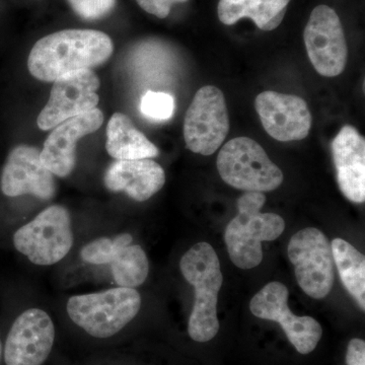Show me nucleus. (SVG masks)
I'll return each instance as SVG.
<instances>
[{
    "instance_id": "obj_18",
    "label": "nucleus",
    "mask_w": 365,
    "mask_h": 365,
    "mask_svg": "<svg viewBox=\"0 0 365 365\" xmlns=\"http://www.w3.org/2000/svg\"><path fill=\"white\" fill-rule=\"evenodd\" d=\"M106 150L116 160H144L160 155L157 146L122 113H115L109 120Z\"/></svg>"
},
{
    "instance_id": "obj_26",
    "label": "nucleus",
    "mask_w": 365,
    "mask_h": 365,
    "mask_svg": "<svg viewBox=\"0 0 365 365\" xmlns=\"http://www.w3.org/2000/svg\"><path fill=\"white\" fill-rule=\"evenodd\" d=\"M347 365H365V342L361 339L350 341L346 353Z\"/></svg>"
},
{
    "instance_id": "obj_15",
    "label": "nucleus",
    "mask_w": 365,
    "mask_h": 365,
    "mask_svg": "<svg viewBox=\"0 0 365 365\" xmlns=\"http://www.w3.org/2000/svg\"><path fill=\"white\" fill-rule=\"evenodd\" d=\"M103 123L104 114L96 108L57 125L41 151L43 165L54 176H69L76 165V143L83 137L98 130Z\"/></svg>"
},
{
    "instance_id": "obj_11",
    "label": "nucleus",
    "mask_w": 365,
    "mask_h": 365,
    "mask_svg": "<svg viewBox=\"0 0 365 365\" xmlns=\"http://www.w3.org/2000/svg\"><path fill=\"white\" fill-rule=\"evenodd\" d=\"M101 81L93 71L72 72L53 83L49 101L38 116L41 130H50L71 118L96 109Z\"/></svg>"
},
{
    "instance_id": "obj_12",
    "label": "nucleus",
    "mask_w": 365,
    "mask_h": 365,
    "mask_svg": "<svg viewBox=\"0 0 365 365\" xmlns=\"http://www.w3.org/2000/svg\"><path fill=\"white\" fill-rule=\"evenodd\" d=\"M55 328L49 314L40 309L24 312L7 335L4 346L6 365H41L51 353Z\"/></svg>"
},
{
    "instance_id": "obj_23",
    "label": "nucleus",
    "mask_w": 365,
    "mask_h": 365,
    "mask_svg": "<svg viewBox=\"0 0 365 365\" xmlns=\"http://www.w3.org/2000/svg\"><path fill=\"white\" fill-rule=\"evenodd\" d=\"M175 98L163 91H146L141 98L140 111L148 119L165 121L173 117L175 112Z\"/></svg>"
},
{
    "instance_id": "obj_19",
    "label": "nucleus",
    "mask_w": 365,
    "mask_h": 365,
    "mask_svg": "<svg viewBox=\"0 0 365 365\" xmlns=\"http://www.w3.org/2000/svg\"><path fill=\"white\" fill-rule=\"evenodd\" d=\"M290 0H220L217 14L223 25L251 19L259 29L272 31L284 18Z\"/></svg>"
},
{
    "instance_id": "obj_20",
    "label": "nucleus",
    "mask_w": 365,
    "mask_h": 365,
    "mask_svg": "<svg viewBox=\"0 0 365 365\" xmlns=\"http://www.w3.org/2000/svg\"><path fill=\"white\" fill-rule=\"evenodd\" d=\"M334 263L338 269L340 279L347 292L357 304L365 309V257L349 242L334 239L331 242Z\"/></svg>"
},
{
    "instance_id": "obj_7",
    "label": "nucleus",
    "mask_w": 365,
    "mask_h": 365,
    "mask_svg": "<svg viewBox=\"0 0 365 365\" xmlns=\"http://www.w3.org/2000/svg\"><path fill=\"white\" fill-rule=\"evenodd\" d=\"M287 252L304 294L314 299H325L335 282V263L326 235L318 228H304L292 235Z\"/></svg>"
},
{
    "instance_id": "obj_5",
    "label": "nucleus",
    "mask_w": 365,
    "mask_h": 365,
    "mask_svg": "<svg viewBox=\"0 0 365 365\" xmlns=\"http://www.w3.org/2000/svg\"><path fill=\"white\" fill-rule=\"evenodd\" d=\"M216 165L223 182L242 191L265 193L279 188L283 182L279 168L249 137H235L225 143Z\"/></svg>"
},
{
    "instance_id": "obj_16",
    "label": "nucleus",
    "mask_w": 365,
    "mask_h": 365,
    "mask_svg": "<svg viewBox=\"0 0 365 365\" xmlns=\"http://www.w3.org/2000/svg\"><path fill=\"white\" fill-rule=\"evenodd\" d=\"M334 165L338 186L353 203L365 201V139L355 127L346 125L334 138Z\"/></svg>"
},
{
    "instance_id": "obj_3",
    "label": "nucleus",
    "mask_w": 365,
    "mask_h": 365,
    "mask_svg": "<svg viewBox=\"0 0 365 365\" xmlns=\"http://www.w3.org/2000/svg\"><path fill=\"white\" fill-rule=\"evenodd\" d=\"M266 196L260 192H247L237 201V215L225 232L230 260L237 267L252 269L263 260L262 242H272L285 230V222L275 213H263Z\"/></svg>"
},
{
    "instance_id": "obj_10",
    "label": "nucleus",
    "mask_w": 365,
    "mask_h": 365,
    "mask_svg": "<svg viewBox=\"0 0 365 365\" xmlns=\"http://www.w3.org/2000/svg\"><path fill=\"white\" fill-rule=\"evenodd\" d=\"M304 45L314 68L321 76L335 78L344 71L348 49L337 13L322 4L314 7L304 32Z\"/></svg>"
},
{
    "instance_id": "obj_22",
    "label": "nucleus",
    "mask_w": 365,
    "mask_h": 365,
    "mask_svg": "<svg viewBox=\"0 0 365 365\" xmlns=\"http://www.w3.org/2000/svg\"><path fill=\"white\" fill-rule=\"evenodd\" d=\"M132 242L133 237L129 234H122L114 239L100 237L83 247L81 257L86 263L93 265L109 264L118 249L130 245Z\"/></svg>"
},
{
    "instance_id": "obj_4",
    "label": "nucleus",
    "mask_w": 365,
    "mask_h": 365,
    "mask_svg": "<svg viewBox=\"0 0 365 365\" xmlns=\"http://www.w3.org/2000/svg\"><path fill=\"white\" fill-rule=\"evenodd\" d=\"M67 313L76 325L96 338L112 337L140 311L141 297L134 288L116 287L96 294L74 295Z\"/></svg>"
},
{
    "instance_id": "obj_6",
    "label": "nucleus",
    "mask_w": 365,
    "mask_h": 365,
    "mask_svg": "<svg viewBox=\"0 0 365 365\" xmlns=\"http://www.w3.org/2000/svg\"><path fill=\"white\" fill-rule=\"evenodd\" d=\"M14 245L36 265L50 266L58 263L69 253L73 245L68 210L60 205L46 208L32 222L16 230Z\"/></svg>"
},
{
    "instance_id": "obj_9",
    "label": "nucleus",
    "mask_w": 365,
    "mask_h": 365,
    "mask_svg": "<svg viewBox=\"0 0 365 365\" xmlns=\"http://www.w3.org/2000/svg\"><path fill=\"white\" fill-rule=\"evenodd\" d=\"M287 287L283 283H268L251 302L250 309L255 317L279 324L287 339L300 354H309L318 346L323 329L312 317L295 316L288 307Z\"/></svg>"
},
{
    "instance_id": "obj_17",
    "label": "nucleus",
    "mask_w": 365,
    "mask_h": 365,
    "mask_svg": "<svg viewBox=\"0 0 365 365\" xmlns=\"http://www.w3.org/2000/svg\"><path fill=\"white\" fill-rule=\"evenodd\" d=\"M105 186L112 192H125L138 202L148 200L165 186V173L151 158L116 160L105 173Z\"/></svg>"
},
{
    "instance_id": "obj_1",
    "label": "nucleus",
    "mask_w": 365,
    "mask_h": 365,
    "mask_svg": "<svg viewBox=\"0 0 365 365\" xmlns=\"http://www.w3.org/2000/svg\"><path fill=\"white\" fill-rule=\"evenodd\" d=\"M114 45L107 34L95 30H64L50 34L34 45L28 68L46 83L72 72L91 71L112 56Z\"/></svg>"
},
{
    "instance_id": "obj_8",
    "label": "nucleus",
    "mask_w": 365,
    "mask_h": 365,
    "mask_svg": "<svg viewBox=\"0 0 365 365\" xmlns=\"http://www.w3.org/2000/svg\"><path fill=\"white\" fill-rule=\"evenodd\" d=\"M230 127L222 91L213 86L198 90L185 116L184 139L187 148L199 155H213L227 138Z\"/></svg>"
},
{
    "instance_id": "obj_21",
    "label": "nucleus",
    "mask_w": 365,
    "mask_h": 365,
    "mask_svg": "<svg viewBox=\"0 0 365 365\" xmlns=\"http://www.w3.org/2000/svg\"><path fill=\"white\" fill-rule=\"evenodd\" d=\"M109 264L113 278L120 287H140L150 273L148 256L138 245H127L118 249Z\"/></svg>"
},
{
    "instance_id": "obj_2",
    "label": "nucleus",
    "mask_w": 365,
    "mask_h": 365,
    "mask_svg": "<svg viewBox=\"0 0 365 365\" xmlns=\"http://www.w3.org/2000/svg\"><path fill=\"white\" fill-rule=\"evenodd\" d=\"M180 268L185 279L195 290L189 336L196 342H208L220 330L216 309L223 280L220 259L210 244L198 242L182 257Z\"/></svg>"
},
{
    "instance_id": "obj_25",
    "label": "nucleus",
    "mask_w": 365,
    "mask_h": 365,
    "mask_svg": "<svg viewBox=\"0 0 365 365\" xmlns=\"http://www.w3.org/2000/svg\"><path fill=\"white\" fill-rule=\"evenodd\" d=\"M138 6L146 13L158 19H165L170 14V9L175 4L186 2L188 0H136Z\"/></svg>"
},
{
    "instance_id": "obj_24",
    "label": "nucleus",
    "mask_w": 365,
    "mask_h": 365,
    "mask_svg": "<svg viewBox=\"0 0 365 365\" xmlns=\"http://www.w3.org/2000/svg\"><path fill=\"white\" fill-rule=\"evenodd\" d=\"M74 13L88 21L100 20L116 6L117 0H67Z\"/></svg>"
},
{
    "instance_id": "obj_13",
    "label": "nucleus",
    "mask_w": 365,
    "mask_h": 365,
    "mask_svg": "<svg viewBox=\"0 0 365 365\" xmlns=\"http://www.w3.org/2000/svg\"><path fill=\"white\" fill-rule=\"evenodd\" d=\"M0 188L7 197L33 195L50 200L56 192V184L54 175L41 160V151L33 146L19 145L6 158Z\"/></svg>"
},
{
    "instance_id": "obj_27",
    "label": "nucleus",
    "mask_w": 365,
    "mask_h": 365,
    "mask_svg": "<svg viewBox=\"0 0 365 365\" xmlns=\"http://www.w3.org/2000/svg\"><path fill=\"white\" fill-rule=\"evenodd\" d=\"M0 354H1V345H0Z\"/></svg>"
},
{
    "instance_id": "obj_14",
    "label": "nucleus",
    "mask_w": 365,
    "mask_h": 365,
    "mask_svg": "<svg viewBox=\"0 0 365 365\" xmlns=\"http://www.w3.org/2000/svg\"><path fill=\"white\" fill-rule=\"evenodd\" d=\"M255 108L264 129L276 140H302L311 131V112L306 101L297 96L263 91L257 96Z\"/></svg>"
}]
</instances>
